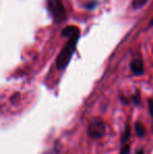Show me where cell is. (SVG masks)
Wrapping results in <instances>:
<instances>
[{
  "mask_svg": "<svg viewBox=\"0 0 153 154\" xmlns=\"http://www.w3.org/2000/svg\"><path fill=\"white\" fill-rule=\"evenodd\" d=\"M151 26H153V19H152V21H151V22L149 23V27H151Z\"/></svg>",
  "mask_w": 153,
  "mask_h": 154,
  "instance_id": "obj_14",
  "label": "cell"
},
{
  "mask_svg": "<svg viewBox=\"0 0 153 154\" xmlns=\"http://www.w3.org/2000/svg\"><path fill=\"white\" fill-rule=\"evenodd\" d=\"M135 154H145V153H144L143 149H139V150H137L136 152H135Z\"/></svg>",
  "mask_w": 153,
  "mask_h": 154,
  "instance_id": "obj_13",
  "label": "cell"
},
{
  "mask_svg": "<svg viewBox=\"0 0 153 154\" xmlns=\"http://www.w3.org/2000/svg\"><path fill=\"white\" fill-rule=\"evenodd\" d=\"M129 153H130V145L124 144L122 148H121L120 154H129Z\"/></svg>",
  "mask_w": 153,
  "mask_h": 154,
  "instance_id": "obj_9",
  "label": "cell"
},
{
  "mask_svg": "<svg viewBox=\"0 0 153 154\" xmlns=\"http://www.w3.org/2000/svg\"><path fill=\"white\" fill-rule=\"evenodd\" d=\"M47 8L55 22L62 23L66 20L67 15L62 0H47Z\"/></svg>",
  "mask_w": 153,
  "mask_h": 154,
  "instance_id": "obj_2",
  "label": "cell"
},
{
  "mask_svg": "<svg viewBox=\"0 0 153 154\" xmlns=\"http://www.w3.org/2000/svg\"><path fill=\"white\" fill-rule=\"evenodd\" d=\"M88 135L93 140H99L102 138L106 133V128H105L104 121L101 118H94L93 120L90 122L88 126Z\"/></svg>",
  "mask_w": 153,
  "mask_h": 154,
  "instance_id": "obj_3",
  "label": "cell"
},
{
  "mask_svg": "<svg viewBox=\"0 0 153 154\" xmlns=\"http://www.w3.org/2000/svg\"><path fill=\"white\" fill-rule=\"evenodd\" d=\"M132 100H133V102H134L135 105H139V104H141V95H139V91L135 93V95H133Z\"/></svg>",
  "mask_w": 153,
  "mask_h": 154,
  "instance_id": "obj_10",
  "label": "cell"
},
{
  "mask_svg": "<svg viewBox=\"0 0 153 154\" xmlns=\"http://www.w3.org/2000/svg\"><path fill=\"white\" fill-rule=\"evenodd\" d=\"M149 1V0H132V8L133 10H139L141 8L146 5V3Z\"/></svg>",
  "mask_w": 153,
  "mask_h": 154,
  "instance_id": "obj_7",
  "label": "cell"
},
{
  "mask_svg": "<svg viewBox=\"0 0 153 154\" xmlns=\"http://www.w3.org/2000/svg\"><path fill=\"white\" fill-rule=\"evenodd\" d=\"M130 69L134 75H142L144 73V61L141 58H135L130 62Z\"/></svg>",
  "mask_w": 153,
  "mask_h": 154,
  "instance_id": "obj_4",
  "label": "cell"
},
{
  "mask_svg": "<svg viewBox=\"0 0 153 154\" xmlns=\"http://www.w3.org/2000/svg\"><path fill=\"white\" fill-rule=\"evenodd\" d=\"M135 133L139 137H144L146 135V128L141 122L135 123Z\"/></svg>",
  "mask_w": 153,
  "mask_h": 154,
  "instance_id": "obj_6",
  "label": "cell"
},
{
  "mask_svg": "<svg viewBox=\"0 0 153 154\" xmlns=\"http://www.w3.org/2000/svg\"><path fill=\"white\" fill-rule=\"evenodd\" d=\"M77 32H80L79 29L75 25H69V26H66L65 29L62 31V36L63 37H72V35L77 34Z\"/></svg>",
  "mask_w": 153,
  "mask_h": 154,
  "instance_id": "obj_5",
  "label": "cell"
},
{
  "mask_svg": "<svg viewBox=\"0 0 153 154\" xmlns=\"http://www.w3.org/2000/svg\"><path fill=\"white\" fill-rule=\"evenodd\" d=\"M148 108H149V112L151 114V116H153V100H148Z\"/></svg>",
  "mask_w": 153,
  "mask_h": 154,
  "instance_id": "obj_11",
  "label": "cell"
},
{
  "mask_svg": "<svg viewBox=\"0 0 153 154\" xmlns=\"http://www.w3.org/2000/svg\"><path fill=\"white\" fill-rule=\"evenodd\" d=\"M152 131H153V128H152Z\"/></svg>",
  "mask_w": 153,
  "mask_h": 154,
  "instance_id": "obj_15",
  "label": "cell"
},
{
  "mask_svg": "<svg viewBox=\"0 0 153 154\" xmlns=\"http://www.w3.org/2000/svg\"><path fill=\"white\" fill-rule=\"evenodd\" d=\"M79 37H80V32H77V34L72 35V37L68 38L67 43L62 48L61 53L59 54V56L57 57V60H56V66H57L58 69H64L67 66V64L69 63L72 57L74 56L75 51H76L77 43L79 41Z\"/></svg>",
  "mask_w": 153,
  "mask_h": 154,
  "instance_id": "obj_1",
  "label": "cell"
},
{
  "mask_svg": "<svg viewBox=\"0 0 153 154\" xmlns=\"http://www.w3.org/2000/svg\"><path fill=\"white\" fill-rule=\"evenodd\" d=\"M96 5V2H93V3L91 2L90 4H86V8H87L88 10H92Z\"/></svg>",
  "mask_w": 153,
  "mask_h": 154,
  "instance_id": "obj_12",
  "label": "cell"
},
{
  "mask_svg": "<svg viewBox=\"0 0 153 154\" xmlns=\"http://www.w3.org/2000/svg\"><path fill=\"white\" fill-rule=\"evenodd\" d=\"M130 134H131V132H130V126L129 125H127L126 126V129H125V131H124V134L122 135V143L123 144H126L127 142H128V140L130 138Z\"/></svg>",
  "mask_w": 153,
  "mask_h": 154,
  "instance_id": "obj_8",
  "label": "cell"
}]
</instances>
